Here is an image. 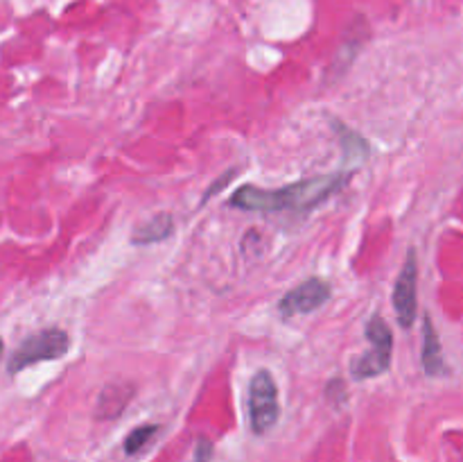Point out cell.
<instances>
[{
	"instance_id": "1",
	"label": "cell",
	"mask_w": 463,
	"mask_h": 462,
	"mask_svg": "<svg viewBox=\"0 0 463 462\" xmlns=\"http://www.w3.org/2000/svg\"><path fill=\"white\" fill-rule=\"evenodd\" d=\"M351 179V172L315 177V179L294 181L283 188L265 190L258 186H242L231 197V207L251 213H279V211H307L330 195L342 190Z\"/></svg>"
},
{
	"instance_id": "15",
	"label": "cell",
	"mask_w": 463,
	"mask_h": 462,
	"mask_svg": "<svg viewBox=\"0 0 463 462\" xmlns=\"http://www.w3.org/2000/svg\"><path fill=\"white\" fill-rule=\"evenodd\" d=\"M0 358H3V340H0Z\"/></svg>"
},
{
	"instance_id": "7",
	"label": "cell",
	"mask_w": 463,
	"mask_h": 462,
	"mask_svg": "<svg viewBox=\"0 0 463 462\" xmlns=\"http://www.w3.org/2000/svg\"><path fill=\"white\" fill-rule=\"evenodd\" d=\"M134 399V385L129 383H111L102 390L98 397V419H116L120 412L129 406Z\"/></svg>"
},
{
	"instance_id": "13",
	"label": "cell",
	"mask_w": 463,
	"mask_h": 462,
	"mask_svg": "<svg viewBox=\"0 0 463 462\" xmlns=\"http://www.w3.org/2000/svg\"><path fill=\"white\" fill-rule=\"evenodd\" d=\"M211 460H213V444L208 442L206 438L197 439V444H194L193 462H211Z\"/></svg>"
},
{
	"instance_id": "8",
	"label": "cell",
	"mask_w": 463,
	"mask_h": 462,
	"mask_svg": "<svg viewBox=\"0 0 463 462\" xmlns=\"http://www.w3.org/2000/svg\"><path fill=\"white\" fill-rule=\"evenodd\" d=\"M423 367L428 371V376H439L446 371L443 365V353H441V342H439L437 329L432 324V317L425 315L423 324Z\"/></svg>"
},
{
	"instance_id": "12",
	"label": "cell",
	"mask_w": 463,
	"mask_h": 462,
	"mask_svg": "<svg viewBox=\"0 0 463 462\" xmlns=\"http://www.w3.org/2000/svg\"><path fill=\"white\" fill-rule=\"evenodd\" d=\"M156 433H158V426H154V424L138 426V428L131 430L129 438L125 439V451L129 453V456H134V453L143 451V448L147 447L149 442H152V438Z\"/></svg>"
},
{
	"instance_id": "14",
	"label": "cell",
	"mask_w": 463,
	"mask_h": 462,
	"mask_svg": "<svg viewBox=\"0 0 463 462\" xmlns=\"http://www.w3.org/2000/svg\"><path fill=\"white\" fill-rule=\"evenodd\" d=\"M233 175H235V172H226V175H224V177H222V179H220V181H217V184H213V186H211V188H208V190H206V195H203V202H206V199H208V197H211V195H213V193H217V190H222V188H224V186H226V184H229V181H231V177H233Z\"/></svg>"
},
{
	"instance_id": "9",
	"label": "cell",
	"mask_w": 463,
	"mask_h": 462,
	"mask_svg": "<svg viewBox=\"0 0 463 462\" xmlns=\"http://www.w3.org/2000/svg\"><path fill=\"white\" fill-rule=\"evenodd\" d=\"M364 39H366V23H364V18H357L355 25L348 27L346 30L342 48H339L337 57H335V62H333V72H337L339 75V72L346 71L348 63L355 59L357 50H360L362 43H364Z\"/></svg>"
},
{
	"instance_id": "2",
	"label": "cell",
	"mask_w": 463,
	"mask_h": 462,
	"mask_svg": "<svg viewBox=\"0 0 463 462\" xmlns=\"http://www.w3.org/2000/svg\"><path fill=\"white\" fill-rule=\"evenodd\" d=\"M366 340L371 347L351 362V376L355 379H373V376L384 374L392 365L393 335L383 317H371V322L366 324Z\"/></svg>"
},
{
	"instance_id": "11",
	"label": "cell",
	"mask_w": 463,
	"mask_h": 462,
	"mask_svg": "<svg viewBox=\"0 0 463 462\" xmlns=\"http://www.w3.org/2000/svg\"><path fill=\"white\" fill-rule=\"evenodd\" d=\"M335 131H337L339 136V145H342L344 149V157H346V161H366V157H369L371 148L369 143H366V139H362L357 131H353L351 127H346L344 122H333Z\"/></svg>"
},
{
	"instance_id": "5",
	"label": "cell",
	"mask_w": 463,
	"mask_h": 462,
	"mask_svg": "<svg viewBox=\"0 0 463 462\" xmlns=\"http://www.w3.org/2000/svg\"><path fill=\"white\" fill-rule=\"evenodd\" d=\"M330 299V285L324 279H312L303 281L301 285H297L294 290H289L283 299L279 302V313L280 317L289 320V317L306 315V313H315L317 308L324 306Z\"/></svg>"
},
{
	"instance_id": "4",
	"label": "cell",
	"mask_w": 463,
	"mask_h": 462,
	"mask_svg": "<svg viewBox=\"0 0 463 462\" xmlns=\"http://www.w3.org/2000/svg\"><path fill=\"white\" fill-rule=\"evenodd\" d=\"M280 415L279 388L267 370H258L249 383V424L256 435L274 428Z\"/></svg>"
},
{
	"instance_id": "6",
	"label": "cell",
	"mask_w": 463,
	"mask_h": 462,
	"mask_svg": "<svg viewBox=\"0 0 463 462\" xmlns=\"http://www.w3.org/2000/svg\"><path fill=\"white\" fill-rule=\"evenodd\" d=\"M416 279H419V267H416V252H407V261L398 274L393 285V311H396L398 324L402 329H410L416 317Z\"/></svg>"
},
{
	"instance_id": "10",
	"label": "cell",
	"mask_w": 463,
	"mask_h": 462,
	"mask_svg": "<svg viewBox=\"0 0 463 462\" xmlns=\"http://www.w3.org/2000/svg\"><path fill=\"white\" fill-rule=\"evenodd\" d=\"M172 231H175V217L170 213H158L152 220L145 222L143 226L136 229V234L131 236V243L134 245H154L161 243V240L170 238Z\"/></svg>"
},
{
	"instance_id": "3",
	"label": "cell",
	"mask_w": 463,
	"mask_h": 462,
	"mask_svg": "<svg viewBox=\"0 0 463 462\" xmlns=\"http://www.w3.org/2000/svg\"><path fill=\"white\" fill-rule=\"evenodd\" d=\"M71 349V340L68 333L61 329H43L39 333L30 335L21 342V347L12 353L9 358V374H16V371L25 370V367L36 365V362L43 361H57V358L66 356V351Z\"/></svg>"
}]
</instances>
